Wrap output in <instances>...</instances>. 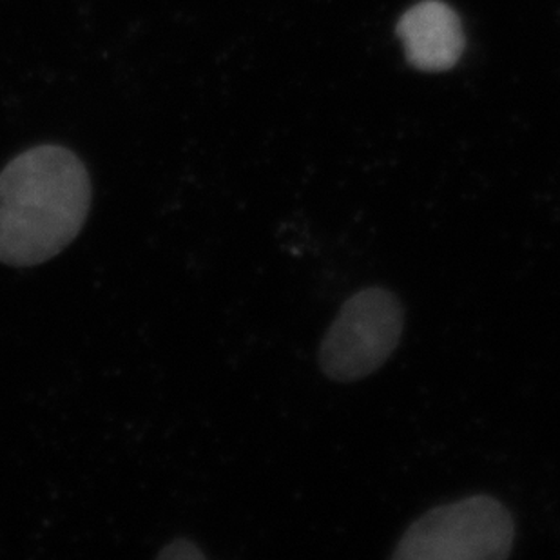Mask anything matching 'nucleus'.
I'll list each match as a JSON object with an SVG mask.
<instances>
[{
	"label": "nucleus",
	"mask_w": 560,
	"mask_h": 560,
	"mask_svg": "<svg viewBox=\"0 0 560 560\" xmlns=\"http://www.w3.org/2000/svg\"><path fill=\"white\" fill-rule=\"evenodd\" d=\"M91 207L90 173L62 145L27 149L0 173V261L33 267L66 249Z\"/></svg>",
	"instance_id": "1"
},
{
	"label": "nucleus",
	"mask_w": 560,
	"mask_h": 560,
	"mask_svg": "<svg viewBox=\"0 0 560 560\" xmlns=\"http://www.w3.org/2000/svg\"><path fill=\"white\" fill-rule=\"evenodd\" d=\"M512 513L490 495L441 504L416 518L397 542V560H490L512 553Z\"/></svg>",
	"instance_id": "2"
},
{
	"label": "nucleus",
	"mask_w": 560,
	"mask_h": 560,
	"mask_svg": "<svg viewBox=\"0 0 560 560\" xmlns=\"http://www.w3.org/2000/svg\"><path fill=\"white\" fill-rule=\"evenodd\" d=\"M405 308L383 287L355 292L339 308L319 347L323 374L354 383L385 365L401 341Z\"/></svg>",
	"instance_id": "3"
},
{
	"label": "nucleus",
	"mask_w": 560,
	"mask_h": 560,
	"mask_svg": "<svg viewBox=\"0 0 560 560\" xmlns=\"http://www.w3.org/2000/svg\"><path fill=\"white\" fill-rule=\"evenodd\" d=\"M407 62L424 73L455 68L465 54L466 38L457 11L443 0H421L397 21Z\"/></svg>",
	"instance_id": "4"
}]
</instances>
